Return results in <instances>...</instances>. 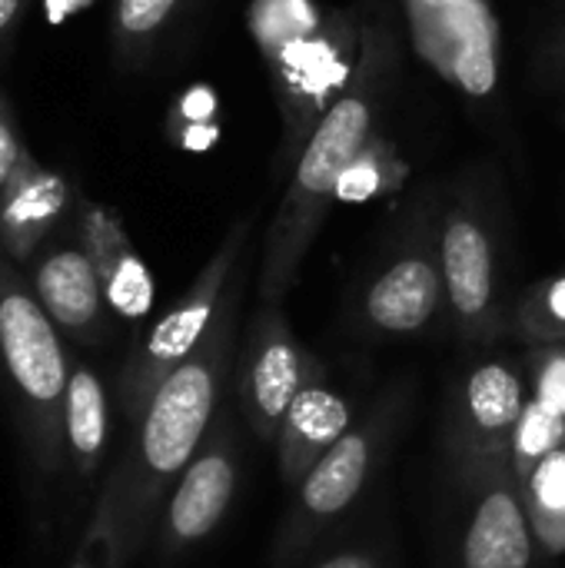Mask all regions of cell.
<instances>
[{"label": "cell", "mask_w": 565, "mask_h": 568, "mask_svg": "<svg viewBox=\"0 0 565 568\" xmlns=\"http://www.w3.org/2000/svg\"><path fill=\"white\" fill-rule=\"evenodd\" d=\"M93 3L97 0H43V10H47L50 23H63L67 17H73V13H80V10H87Z\"/></svg>", "instance_id": "28"}, {"label": "cell", "mask_w": 565, "mask_h": 568, "mask_svg": "<svg viewBox=\"0 0 565 568\" xmlns=\"http://www.w3.org/2000/svg\"><path fill=\"white\" fill-rule=\"evenodd\" d=\"M70 568H107V562H103V556H100L90 542H83V539H80V549H77V556H73Z\"/></svg>", "instance_id": "30"}, {"label": "cell", "mask_w": 565, "mask_h": 568, "mask_svg": "<svg viewBox=\"0 0 565 568\" xmlns=\"http://www.w3.org/2000/svg\"><path fill=\"white\" fill-rule=\"evenodd\" d=\"M519 486L539 549L549 556L565 552V446L549 453Z\"/></svg>", "instance_id": "19"}, {"label": "cell", "mask_w": 565, "mask_h": 568, "mask_svg": "<svg viewBox=\"0 0 565 568\" xmlns=\"http://www.w3.org/2000/svg\"><path fill=\"white\" fill-rule=\"evenodd\" d=\"M23 150H27V143H23V136H20L17 113H13L7 93L0 90V196H3V190H7V183H10V176H13L20 156H23Z\"/></svg>", "instance_id": "27"}, {"label": "cell", "mask_w": 565, "mask_h": 568, "mask_svg": "<svg viewBox=\"0 0 565 568\" xmlns=\"http://www.w3.org/2000/svg\"><path fill=\"white\" fill-rule=\"evenodd\" d=\"M183 0H117L113 50L123 63H140Z\"/></svg>", "instance_id": "23"}, {"label": "cell", "mask_w": 565, "mask_h": 568, "mask_svg": "<svg viewBox=\"0 0 565 568\" xmlns=\"http://www.w3.org/2000/svg\"><path fill=\"white\" fill-rule=\"evenodd\" d=\"M236 416V406L223 399L203 446L170 489L153 532L157 568H173L190 549L206 542L223 526L243 476V443Z\"/></svg>", "instance_id": "12"}, {"label": "cell", "mask_w": 565, "mask_h": 568, "mask_svg": "<svg viewBox=\"0 0 565 568\" xmlns=\"http://www.w3.org/2000/svg\"><path fill=\"white\" fill-rule=\"evenodd\" d=\"M529 389L526 369L509 356H480L446 389L443 453L450 479L509 459Z\"/></svg>", "instance_id": "10"}, {"label": "cell", "mask_w": 565, "mask_h": 568, "mask_svg": "<svg viewBox=\"0 0 565 568\" xmlns=\"http://www.w3.org/2000/svg\"><path fill=\"white\" fill-rule=\"evenodd\" d=\"M406 180H410V163L403 160L396 143L380 130L346 170L336 190V203H370V200L400 193Z\"/></svg>", "instance_id": "20"}, {"label": "cell", "mask_w": 565, "mask_h": 568, "mask_svg": "<svg viewBox=\"0 0 565 568\" xmlns=\"http://www.w3.org/2000/svg\"><path fill=\"white\" fill-rule=\"evenodd\" d=\"M356 406L340 389H333L326 366L300 389L276 433V469L283 486L293 493L303 476L353 429Z\"/></svg>", "instance_id": "15"}, {"label": "cell", "mask_w": 565, "mask_h": 568, "mask_svg": "<svg viewBox=\"0 0 565 568\" xmlns=\"http://www.w3.org/2000/svg\"><path fill=\"white\" fill-rule=\"evenodd\" d=\"M246 30L270 73L283 126L273 180L290 183L306 140L353 83L363 50V10L320 0H250Z\"/></svg>", "instance_id": "3"}, {"label": "cell", "mask_w": 565, "mask_h": 568, "mask_svg": "<svg viewBox=\"0 0 565 568\" xmlns=\"http://www.w3.org/2000/svg\"><path fill=\"white\" fill-rule=\"evenodd\" d=\"M313 568H390V546L383 539H363L353 546H340L323 556Z\"/></svg>", "instance_id": "26"}, {"label": "cell", "mask_w": 565, "mask_h": 568, "mask_svg": "<svg viewBox=\"0 0 565 568\" xmlns=\"http://www.w3.org/2000/svg\"><path fill=\"white\" fill-rule=\"evenodd\" d=\"M509 333L526 346L565 343V273L529 283L513 300Z\"/></svg>", "instance_id": "21"}, {"label": "cell", "mask_w": 565, "mask_h": 568, "mask_svg": "<svg viewBox=\"0 0 565 568\" xmlns=\"http://www.w3.org/2000/svg\"><path fill=\"white\" fill-rule=\"evenodd\" d=\"M250 253H253V216H240L226 230L220 246L210 253L203 270L193 276V283L183 290V296L133 343L117 376V406L130 423V429L143 419L150 399L167 383V376L203 343L233 273Z\"/></svg>", "instance_id": "8"}, {"label": "cell", "mask_w": 565, "mask_h": 568, "mask_svg": "<svg viewBox=\"0 0 565 568\" xmlns=\"http://www.w3.org/2000/svg\"><path fill=\"white\" fill-rule=\"evenodd\" d=\"M443 280L446 316L470 349L509 333L506 296V200L490 166H473L443 186Z\"/></svg>", "instance_id": "4"}, {"label": "cell", "mask_w": 565, "mask_h": 568, "mask_svg": "<svg viewBox=\"0 0 565 568\" xmlns=\"http://www.w3.org/2000/svg\"><path fill=\"white\" fill-rule=\"evenodd\" d=\"M326 363L296 336L283 303L256 300L240 336L230 389L233 406L260 443H276L286 409Z\"/></svg>", "instance_id": "9"}, {"label": "cell", "mask_w": 565, "mask_h": 568, "mask_svg": "<svg viewBox=\"0 0 565 568\" xmlns=\"http://www.w3.org/2000/svg\"><path fill=\"white\" fill-rule=\"evenodd\" d=\"M400 67L403 43L393 10L376 0L363 10V50L353 83L306 140L293 176L280 196V206L266 226L256 273V300L283 303V296L296 286L303 263L336 206V190L346 170L383 130V113L390 106Z\"/></svg>", "instance_id": "2"}, {"label": "cell", "mask_w": 565, "mask_h": 568, "mask_svg": "<svg viewBox=\"0 0 565 568\" xmlns=\"http://www.w3.org/2000/svg\"><path fill=\"white\" fill-rule=\"evenodd\" d=\"M27 0H0V47L7 43V37L13 33L20 13H23Z\"/></svg>", "instance_id": "29"}, {"label": "cell", "mask_w": 565, "mask_h": 568, "mask_svg": "<svg viewBox=\"0 0 565 568\" xmlns=\"http://www.w3.org/2000/svg\"><path fill=\"white\" fill-rule=\"evenodd\" d=\"M30 286L63 336H70L73 343H83V346H97L107 339V329H110L107 310L110 306H107L100 276L80 243L57 246L47 256H40L33 263Z\"/></svg>", "instance_id": "16"}, {"label": "cell", "mask_w": 565, "mask_h": 568, "mask_svg": "<svg viewBox=\"0 0 565 568\" xmlns=\"http://www.w3.org/2000/svg\"><path fill=\"white\" fill-rule=\"evenodd\" d=\"M440 220L443 186H416L353 290L350 329L356 336L370 343L413 339L446 313Z\"/></svg>", "instance_id": "6"}, {"label": "cell", "mask_w": 565, "mask_h": 568, "mask_svg": "<svg viewBox=\"0 0 565 568\" xmlns=\"http://www.w3.org/2000/svg\"><path fill=\"white\" fill-rule=\"evenodd\" d=\"M73 203V186L63 173L47 170L23 150L0 196V250L20 266L50 240Z\"/></svg>", "instance_id": "17"}, {"label": "cell", "mask_w": 565, "mask_h": 568, "mask_svg": "<svg viewBox=\"0 0 565 568\" xmlns=\"http://www.w3.org/2000/svg\"><path fill=\"white\" fill-rule=\"evenodd\" d=\"M77 236L100 276L107 306L127 323L147 320L157 300V286L150 266L130 243L120 213L77 196Z\"/></svg>", "instance_id": "14"}, {"label": "cell", "mask_w": 565, "mask_h": 568, "mask_svg": "<svg viewBox=\"0 0 565 568\" xmlns=\"http://www.w3.org/2000/svg\"><path fill=\"white\" fill-rule=\"evenodd\" d=\"M167 136L186 153H203L220 140V97L206 83L186 87L167 110Z\"/></svg>", "instance_id": "22"}, {"label": "cell", "mask_w": 565, "mask_h": 568, "mask_svg": "<svg viewBox=\"0 0 565 568\" xmlns=\"http://www.w3.org/2000/svg\"><path fill=\"white\" fill-rule=\"evenodd\" d=\"M453 489L463 503L456 516V566L533 568L539 539L509 459L456 476Z\"/></svg>", "instance_id": "13"}, {"label": "cell", "mask_w": 565, "mask_h": 568, "mask_svg": "<svg viewBox=\"0 0 565 568\" xmlns=\"http://www.w3.org/2000/svg\"><path fill=\"white\" fill-rule=\"evenodd\" d=\"M529 399L565 419V343L556 346H526L523 356Z\"/></svg>", "instance_id": "25"}, {"label": "cell", "mask_w": 565, "mask_h": 568, "mask_svg": "<svg viewBox=\"0 0 565 568\" xmlns=\"http://www.w3.org/2000/svg\"><path fill=\"white\" fill-rule=\"evenodd\" d=\"M549 57H553L556 67H565V20L563 27H559V33H556V40H553V47H549Z\"/></svg>", "instance_id": "31"}, {"label": "cell", "mask_w": 565, "mask_h": 568, "mask_svg": "<svg viewBox=\"0 0 565 568\" xmlns=\"http://www.w3.org/2000/svg\"><path fill=\"white\" fill-rule=\"evenodd\" d=\"M416 57L456 93L486 103L503 83V27L490 0H400Z\"/></svg>", "instance_id": "11"}, {"label": "cell", "mask_w": 565, "mask_h": 568, "mask_svg": "<svg viewBox=\"0 0 565 568\" xmlns=\"http://www.w3.org/2000/svg\"><path fill=\"white\" fill-rule=\"evenodd\" d=\"M107 429H110V409L100 376L83 366L70 363V383L63 399V443H67V463L80 479H90L107 453Z\"/></svg>", "instance_id": "18"}, {"label": "cell", "mask_w": 565, "mask_h": 568, "mask_svg": "<svg viewBox=\"0 0 565 568\" xmlns=\"http://www.w3.org/2000/svg\"><path fill=\"white\" fill-rule=\"evenodd\" d=\"M70 383V359L60 329L37 300L30 280L0 250V403L43 473L67 466L63 399Z\"/></svg>", "instance_id": "5"}, {"label": "cell", "mask_w": 565, "mask_h": 568, "mask_svg": "<svg viewBox=\"0 0 565 568\" xmlns=\"http://www.w3.org/2000/svg\"><path fill=\"white\" fill-rule=\"evenodd\" d=\"M253 253L233 273L203 343L167 376L113 463L83 529L107 568H130L157 532L163 503L203 446L233 376Z\"/></svg>", "instance_id": "1"}, {"label": "cell", "mask_w": 565, "mask_h": 568, "mask_svg": "<svg viewBox=\"0 0 565 568\" xmlns=\"http://www.w3.org/2000/svg\"><path fill=\"white\" fill-rule=\"evenodd\" d=\"M559 446H565V419L549 413L546 406H539L536 399H526L523 419L516 426L513 436V449H509V463L516 479L523 483L549 453H556Z\"/></svg>", "instance_id": "24"}, {"label": "cell", "mask_w": 565, "mask_h": 568, "mask_svg": "<svg viewBox=\"0 0 565 568\" xmlns=\"http://www.w3.org/2000/svg\"><path fill=\"white\" fill-rule=\"evenodd\" d=\"M413 409V383L396 379L373 406L353 423V429L303 476L290 493V506L276 526L270 546V566L293 568L370 489L380 476L390 449Z\"/></svg>", "instance_id": "7"}]
</instances>
